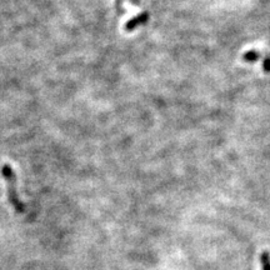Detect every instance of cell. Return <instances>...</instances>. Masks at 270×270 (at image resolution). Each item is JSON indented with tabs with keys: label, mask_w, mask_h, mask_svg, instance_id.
I'll return each mask as SVG.
<instances>
[{
	"label": "cell",
	"mask_w": 270,
	"mask_h": 270,
	"mask_svg": "<svg viewBox=\"0 0 270 270\" xmlns=\"http://www.w3.org/2000/svg\"><path fill=\"white\" fill-rule=\"evenodd\" d=\"M1 175H3L4 180L6 183V189H8V199L11 207L14 208L16 213L23 214L25 212V207L21 203L20 198H19L18 193H16V177L14 174V170L10 165L5 164L1 168Z\"/></svg>",
	"instance_id": "cell-1"
},
{
	"label": "cell",
	"mask_w": 270,
	"mask_h": 270,
	"mask_svg": "<svg viewBox=\"0 0 270 270\" xmlns=\"http://www.w3.org/2000/svg\"><path fill=\"white\" fill-rule=\"evenodd\" d=\"M260 263H262V270H270V254L268 252H263L260 254Z\"/></svg>",
	"instance_id": "cell-3"
},
{
	"label": "cell",
	"mask_w": 270,
	"mask_h": 270,
	"mask_svg": "<svg viewBox=\"0 0 270 270\" xmlns=\"http://www.w3.org/2000/svg\"><path fill=\"white\" fill-rule=\"evenodd\" d=\"M148 19V13H143L140 14V15H137L134 19H131L130 21H128L125 25V29L128 31H131L134 30V29L137 28V26H139L140 24L145 23V20Z\"/></svg>",
	"instance_id": "cell-2"
}]
</instances>
